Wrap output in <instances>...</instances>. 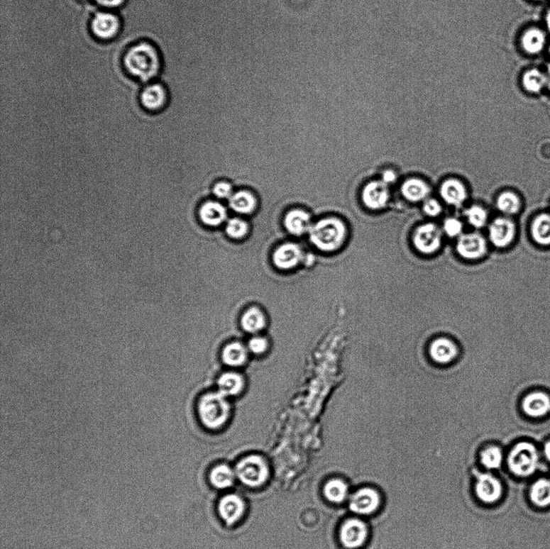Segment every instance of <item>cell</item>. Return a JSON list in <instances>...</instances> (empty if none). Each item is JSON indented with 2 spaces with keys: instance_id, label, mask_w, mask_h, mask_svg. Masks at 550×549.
I'll use <instances>...</instances> for the list:
<instances>
[{
  "instance_id": "obj_18",
  "label": "cell",
  "mask_w": 550,
  "mask_h": 549,
  "mask_svg": "<svg viewBox=\"0 0 550 549\" xmlns=\"http://www.w3.org/2000/svg\"><path fill=\"white\" fill-rule=\"evenodd\" d=\"M230 210L241 216H253L259 210L258 196L249 189H237L227 201Z\"/></svg>"
},
{
  "instance_id": "obj_10",
  "label": "cell",
  "mask_w": 550,
  "mask_h": 549,
  "mask_svg": "<svg viewBox=\"0 0 550 549\" xmlns=\"http://www.w3.org/2000/svg\"><path fill=\"white\" fill-rule=\"evenodd\" d=\"M412 244L418 253L423 255H432L441 248L442 232L433 223L418 226L412 237Z\"/></svg>"
},
{
  "instance_id": "obj_12",
  "label": "cell",
  "mask_w": 550,
  "mask_h": 549,
  "mask_svg": "<svg viewBox=\"0 0 550 549\" xmlns=\"http://www.w3.org/2000/svg\"><path fill=\"white\" fill-rule=\"evenodd\" d=\"M168 89L161 83L152 82L142 89L140 103L142 109L150 114H159L170 104Z\"/></svg>"
},
{
  "instance_id": "obj_33",
  "label": "cell",
  "mask_w": 550,
  "mask_h": 549,
  "mask_svg": "<svg viewBox=\"0 0 550 549\" xmlns=\"http://www.w3.org/2000/svg\"><path fill=\"white\" fill-rule=\"evenodd\" d=\"M348 483L341 479H333L326 482L324 494L333 504H342L349 497Z\"/></svg>"
},
{
  "instance_id": "obj_8",
  "label": "cell",
  "mask_w": 550,
  "mask_h": 549,
  "mask_svg": "<svg viewBox=\"0 0 550 549\" xmlns=\"http://www.w3.org/2000/svg\"><path fill=\"white\" fill-rule=\"evenodd\" d=\"M304 253L300 244L295 242L280 243L271 254L272 265L280 272H295L302 265Z\"/></svg>"
},
{
  "instance_id": "obj_22",
  "label": "cell",
  "mask_w": 550,
  "mask_h": 549,
  "mask_svg": "<svg viewBox=\"0 0 550 549\" xmlns=\"http://www.w3.org/2000/svg\"><path fill=\"white\" fill-rule=\"evenodd\" d=\"M522 410L530 418H542L549 413L550 397L542 392L529 393L523 399Z\"/></svg>"
},
{
  "instance_id": "obj_37",
  "label": "cell",
  "mask_w": 550,
  "mask_h": 549,
  "mask_svg": "<svg viewBox=\"0 0 550 549\" xmlns=\"http://www.w3.org/2000/svg\"><path fill=\"white\" fill-rule=\"evenodd\" d=\"M247 347L250 355L262 356L266 355L270 349V343L266 337L256 334L249 339Z\"/></svg>"
},
{
  "instance_id": "obj_5",
  "label": "cell",
  "mask_w": 550,
  "mask_h": 549,
  "mask_svg": "<svg viewBox=\"0 0 550 549\" xmlns=\"http://www.w3.org/2000/svg\"><path fill=\"white\" fill-rule=\"evenodd\" d=\"M540 456L537 447L528 441H521L512 447L507 456V468L519 477L533 475L539 465Z\"/></svg>"
},
{
  "instance_id": "obj_42",
  "label": "cell",
  "mask_w": 550,
  "mask_h": 549,
  "mask_svg": "<svg viewBox=\"0 0 550 549\" xmlns=\"http://www.w3.org/2000/svg\"><path fill=\"white\" fill-rule=\"evenodd\" d=\"M397 172L392 170H386L382 172L381 181L386 184H391L395 183L397 180Z\"/></svg>"
},
{
  "instance_id": "obj_23",
  "label": "cell",
  "mask_w": 550,
  "mask_h": 549,
  "mask_svg": "<svg viewBox=\"0 0 550 549\" xmlns=\"http://www.w3.org/2000/svg\"><path fill=\"white\" fill-rule=\"evenodd\" d=\"M218 392L230 399L242 395L246 389L244 376L236 371H227L219 376Z\"/></svg>"
},
{
  "instance_id": "obj_9",
  "label": "cell",
  "mask_w": 550,
  "mask_h": 549,
  "mask_svg": "<svg viewBox=\"0 0 550 549\" xmlns=\"http://www.w3.org/2000/svg\"><path fill=\"white\" fill-rule=\"evenodd\" d=\"M369 523L360 518L346 520L339 531V539L346 549H360L365 547L370 540Z\"/></svg>"
},
{
  "instance_id": "obj_1",
  "label": "cell",
  "mask_w": 550,
  "mask_h": 549,
  "mask_svg": "<svg viewBox=\"0 0 550 549\" xmlns=\"http://www.w3.org/2000/svg\"><path fill=\"white\" fill-rule=\"evenodd\" d=\"M309 242L324 255L337 254L349 235L348 223L337 216L316 219L308 233Z\"/></svg>"
},
{
  "instance_id": "obj_45",
  "label": "cell",
  "mask_w": 550,
  "mask_h": 549,
  "mask_svg": "<svg viewBox=\"0 0 550 549\" xmlns=\"http://www.w3.org/2000/svg\"><path fill=\"white\" fill-rule=\"evenodd\" d=\"M545 23H546V26L548 30V32L550 33V9H549L546 11V16H545Z\"/></svg>"
},
{
  "instance_id": "obj_24",
  "label": "cell",
  "mask_w": 550,
  "mask_h": 549,
  "mask_svg": "<svg viewBox=\"0 0 550 549\" xmlns=\"http://www.w3.org/2000/svg\"><path fill=\"white\" fill-rule=\"evenodd\" d=\"M241 326L244 332L252 336L260 334L268 326V318L264 310L257 306L248 308L241 316Z\"/></svg>"
},
{
  "instance_id": "obj_28",
  "label": "cell",
  "mask_w": 550,
  "mask_h": 549,
  "mask_svg": "<svg viewBox=\"0 0 550 549\" xmlns=\"http://www.w3.org/2000/svg\"><path fill=\"white\" fill-rule=\"evenodd\" d=\"M478 459L484 469L488 471L499 470L505 460L504 451L495 444L484 445L478 455Z\"/></svg>"
},
{
  "instance_id": "obj_36",
  "label": "cell",
  "mask_w": 550,
  "mask_h": 549,
  "mask_svg": "<svg viewBox=\"0 0 550 549\" xmlns=\"http://www.w3.org/2000/svg\"><path fill=\"white\" fill-rule=\"evenodd\" d=\"M463 216L468 220V223L475 229L483 228L488 220V213L486 209L478 204L472 205L466 209Z\"/></svg>"
},
{
  "instance_id": "obj_40",
  "label": "cell",
  "mask_w": 550,
  "mask_h": 549,
  "mask_svg": "<svg viewBox=\"0 0 550 549\" xmlns=\"http://www.w3.org/2000/svg\"><path fill=\"white\" fill-rule=\"evenodd\" d=\"M422 211L429 217H437L441 213L442 208L437 199H427L424 201Z\"/></svg>"
},
{
  "instance_id": "obj_14",
  "label": "cell",
  "mask_w": 550,
  "mask_h": 549,
  "mask_svg": "<svg viewBox=\"0 0 550 549\" xmlns=\"http://www.w3.org/2000/svg\"><path fill=\"white\" fill-rule=\"evenodd\" d=\"M121 21L110 11H100L91 21V30L95 38L101 40L115 39L121 30Z\"/></svg>"
},
{
  "instance_id": "obj_35",
  "label": "cell",
  "mask_w": 550,
  "mask_h": 549,
  "mask_svg": "<svg viewBox=\"0 0 550 549\" xmlns=\"http://www.w3.org/2000/svg\"><path fill=\"white\" fill-rule=\"evenodd\" d=\"M210 477L212 484L219 489L230 487L235 479L234 472L226 465H220L215 467Z\"/></svg>"
},
{
  "instance_id": "obj_4",
  "label": "cell",
  "mask_w": 550,
  "mask_h": 549,
  "mask_svg": "<svg viewBox=\"0 0 550 549\" xmlns=\"http://www.w3.org/2000/svg\"><path fill=\"white\" fill-rule=\"evenodd\" d=\"M463 350L461 343L450 334H437L426 345L428 361L435 367L448 369L461 360Z\"/></svg>"
},
{
  "instance_id": "obj_38",
  "label": "cell",
  "mask_w": 550,
  "mask_h": 549,
  "mask_svg": "<svg viewBox=\"0 0 550 549\" xmlns=\"http://www.w3.org/2000/svg\"><path fill=\"white\" fill-rule=\"evenodd\" d=\"M235 189L234 184L231 182L220 180L212 187L213 196L218 200L229 201L235 193Z\"/></svg>"
},
{
  "instance_id": "obj_27",
  "label": "cell",
  "mask_w": 550,
  "mask_h": 549,
  "mask_svg": "<svg viewBox=\"0 0 550 549\" xmlns=\"http://www.w3.org/2000/svg\"><path fill=\"white\" fill-rule=\"evenodd\" d=\"M220 516L229 524H234L243 516L245 504L243 499L236 494H229L220 501Z\"/></svg>"
},
{
  "instance_id": "obj_6",
  "label": "cell",
  "mask_w": 550,
  "mask_h": 549,
  "mask_svg": "<svg viewBox=\"0 0 550 549\" xmlns=\"http://www.w3.org/2000/svg\"><path fill=\"white\" fill-rule=\"evenodd\" d=\"M384 504V498L378 488L364 485L349 497L348 507L354 514L364 517H373L378 514Z\"/></svg>"
},
{
  "instance_id": "obj_13",
  "label": "cell",
  "mask_w": 550,
  "mask_h": 549,
  "mask_svg": "<svg viewBox=\"0 0 550 549\" xmlns=\"http://www.w3.org/2000/svg\"><path fill=\"white\" fill-rule=\"evenodd\" d=\"M456 248L460 258L477 261L486 255L488 245L485 238L480 233L474 232L458 237Z\"/></svg>"
},
{
  "instance_id": "obj_30",
  "label": "cell",
  "mask_w": 550,
  "mask_h": 549,
  "mask_svg": "<svg viewBox=\"0 0 550 549\" xmlns=\"http://www.w3.org/2000/svg\"><path fill=\"white\" fill-rule=\"evenodd\" d=\"M252 231L249 221L241 217H233L226 221L224 232L231 240L243 241L247 240Z\"/></svg>"
},
{
  "instance_id": "obj_26",
  "label": "cell",
  "mask_w": 550,
  "mask_h": 549,
  "mask_svg": "<svg viewBox=\"0 0 550 549\" xmlns=\"http://www.w3.org/2000/svg\"><path fill=\"white\" fill-rule=\"evenodd\" d=\"M400 192L406 200L416 203L427 199L431 194V188L422 179L411 177L406 179L402 184Z\"/></svg>"
},
{
  "instance_id": "obj_47",
  "label": "cell",
  "mask_w": 550,
  "mask_h": 549,
  "mask_svg": "<svg viewBox=\"0 0 550 549\" xmlns=\"http://www.w3.org/2000/svg\"><path fill=\"white\" fill-rule=\"evenodd\" d=\"M532 1L541 2V1H544V0H532Z\"/></svg>"
},
{
  "instance_id": "obj_29",
  "label": "cell",
  "mask_w": 550,
  "mask_h": 549,
  "mask_svg": "<svg viewBox=\"0 0 550 549\" xmlns=\"http://www.w3.org/2000/svg\"><path fill=\"white\" fill-rule=\"evenodd\" d=\"M521 83L524 92L538 94L547 88V76L546 72H543L540 69L530 68L522 74Z\"/></svg>"
},
{
  "instance_id": "obj_39",
  "label": "cell",
  "mask_w": 550,
  "mask_h": 549,
  "mask_svg": "<svg viewBox=\"0 0 550 549\" xmlns=\"http://www.w3.org/2000/svg\"><path fill=\"white\" fill-rule=\"evenodd\" d=\"M444 231L448 237H460L463 235V224L457 218H448L444 223Z\"/></svg>"
},
{
  "instance_id": "obj_11",
  "label": "cell",
  "mask_w": 550,
  "mask_h": 549,
  "mask_svg": "<svg viewBox=\"0 0 550 549\" xmlns=\"http://www.w3.org/2000/svg\"><path fill=\"white\" fill-rule=\"evenodd\" d=\"M268 474L267 464L259 456L247 457L238 462L236 467L238 479L249 487L262 485L267 480Z\"/></svg>"
},
{
  "instance_id": "obj_3",
  "label": "cell",
  "mask_w": 550,
  "mask_h": 549,
  "mask_svg": "<svg viewBox=\"0 0 550 549\" xmlns=\"http://www.w3.org/2000/svg\"><path fill=\"white\" fill-rule=\"evenodd\" d=\"M197 411L202 425L211 431H218L224 427L232 414L229 399L218 391L202 395Z\"/></svg>"
},
{
  "instance_id": "obj_7",
  "label": "cell",
  "mask_w": 550,
  "mask_h": 549,
  "mask_svg": "<svg viewBox=\"0 0 550 549\" xmlns=\"http://www.w3.org/2000/svg\"><path fill=\"white\" fill-rule=\"evenodd\" d=\"M473 492L481 504L489 506L498 504L503 498L505 487L493 474L479 471L475 475Z\"/></svg>"
},
{
  "instance_id": "obj_2",
  "label": "cell",
  "mask_w": 550,
  "mask_h": 549,
  "mask_svg": "<svg viewBox=\"0 0 550 549\" xmlns=\"http://www.w3.org/2000/svg\"><path fill=\"white\" fill-rule=\"evenodd\" d=\"M123 62L128 73L141 82L155 79L163 65L158 48L147 41L131 46L125 52Z\"/></svg>"
},
{
  "instance_id": "obj_46",
  "label": "cell",
  "mask_w": 550,
  "mask_h": 549,
  "mask_svg": "<svg viewBox=\"0 0 550 549\" xmlns=\"http://www.w3.org/2000/svg\"><path fill=\"white\" fill-rule=\"evenodd\" d=\"M546 74L547 76V89L550 92V63H549L547 65Z\"/></svg>"
},
{
  "instance_id": "obj_16",
  "label": "cell",
  "mask_w": 550,
  "mask_h": 549,
  "mask_svg": "<svg viewBox=\"0 0 550 549\" xmlns=\"http://www.w3.org/2000/svg\"><path fill=\"white\" fill-rule=\"evenodd\" d=\"M390 196L387 184L381 180L368 182L361 192L363 206L373 211H381L385 208L390 201Z\"/></svg>"
},
{
  "instance_id": "obj_43",
  "label": "cell",
  "mask_w": 550,
  "mask_h": 549,
  "mask_svg": "<svg viewBox=\"0 0 550 549\" xmlns=\"http://www.w3.org/2000/svg\"><path fill=\"white\" fill-rule=\"evenodd\" d=\"M316 261V255L314 253H304L302 265L308 267H312Z\"/></svg>"
},
{
  "instance_id": "obj_17",
  "label": "cell",
  "mask_w": 550,
  "mask_h": 549,
  "mask_svg": "<svg viewBox=\"0 0 550 549\" xmlns=\"http://www.w3.org/2000/svg\"><path fill=\"white\" fill-rule=\"evenodd\" d=\"M199 218L206 228L218 229L229 219V213L223 203L210 199L202 203L199 207Z\"/></svg>"
},
{
  "instance_id": "obj_41",
  "label": "cell",
  "mask_w": 550,
  "mask_h": 549,
  "mask_svg": "<svg viewBox=\"0 0 550 549\" xmlns=\"http://www.w3.org/2000/svg\"><path fill=\"white\" fill-rule=\"evenodd\" d=\"M95 4L105 9H116L121 7L126 0H93Z\"/></svg>"
},
{
  "instance_id": "obj_48",
  "label": "cell",
  "mask_w": 550,
  "mask_h": 549,
  "mask_svg": "<svg viewBox=\"0 0 550 549\" xmlns=\"http://www.w3.org/2000/svg\"><path fill=\"white\" fill-rule=\"evenodd\" d=\"M549 55H550V45H549Z\"/></svg>"
},
{
  "instance_id": "obj_25",
  "label": "cell",
  "mask_w": 550,
  "mask_h": 549,
  "mask_svg": "<svg viewBox=\"0 0 550 549\" xmlns=\"http://www.w3.org/2000/svg\"><path fill=\"white\" fill-rule=\"evenodd\" d=\"M249 355L247 345L237 341L227 343L221 353V357L225 365L234 369L245 366L248 361Z\"/></svg>"
},
{
  "instance_id": "obj_34",
  "label": "cell",
  "mask_w": 550,
  "mask_h": 549,
  "mask_svg": "<svg viewBox=\"0 0 550 549\" xmlns=\"http://www.w3.org/2000/svg\"><path fill=\"white\" fill-rule=\"evenodd\" d=\"M496 207L507 216H512L519 211L521 201L515 193L506 191L498 196L496 199Z\"/></svg>"
},
{
  "instance_id": "obj_21",
  "label": "cell",
  "mask_w": 550,
  "mask_h": 549,
  "mask_svg": "<svg viewBox=\"0 0 550 549\" xmlns=\"http://www.w3.org/2000/svg\"><path fill=\"white\" fill-rule=\"evenodd\" d=\"M439 194L446 204L461 207L468 199V188L457 178L446 179L441 184Z\"/></svg>"
},
{
  "instance_id": "obj_31",
  "label": "cell",
  "mask_w": 550,
  "mask_h": 549,
  "mask_svg": "<svg viewBox=\"0 0 550 549\" xmlns=\"http://www.w3.org/2000/svg\"><path fill=\"white\" fill-rule=\"evenodd\" d=\"M531 234L534 241L540 245H550V214H540L534 220L531 226Z\"/></svg>"
},
{
  "instance_id": "obj_44",
  "label": "cell",
  "mask_w": 550,
  "mask_h": 549,
  "mask_svg": "<svg viewBox=\"0 0 550 549\" xmlns=\"http://www.w3.org/2000/svg\"><path fill=\"white\" fill-rule=\"evenodd\" d=\"M544 455L547 460L550 462V440L544 445Z\"/></svg>"
},
{
  "instance_id": "obj_19",
  "label": "cell",
  "mask_w": 550,
  "mask_h": 549,
  "mask_svg": "<svg viewBox=\"0 0 550 549\" xmlns=\"http://www.w3.org/2000/svg\"><path fill=\"white\" fill-rule=\"evenodd\" d=\"M519 45L525 55L532 57L539 55L546 49L547 34L539 27H529L519 35Z\"/></svg>"
},
{
  "instance_id": "obj_20",
  "label": "cell",
  "mask_w": 550,
  "mask_h": 549,
  "mask_svg": "<svg viewBox=\"0 0 550 549\" xmlns=\"http://www.w3.org/2000/svg\"><path fill=\"white\" fill-rule=\"evenodd\" d=\"M516 234V225L510 218H495L489 226V240L495 248H505L510 245Z\"/></svg>"
},
{
  "instance_id": "obj_15",
  "label": "cell",
  "mask_w": 550,
  "mask_h": 549,
  "mask_svg": "<svg viewBox=\"0 0 550 549\" xmlns=\"http://www.w3.org/2000/svg\"><path fill=\"white\" fill-rule=\"evenodd\" d=\"M314 218L302 207H295L285 214L283 226L287 234L296 238L308 235Z\"/></svg>"
},
{
  "instance_id": "obj_32",
  "label": "cell",
  "mask_w": 550,
  "mask_h": 549,
  "mask_svg": "<svg viewBox=\"0 0 550 549\" xmlns=\"http://www.w3.org/2000/svg\"><path fill=\"white\" fill-rule=\"evenodd\" d=\"M529 499L531 502L540 509L550 506V480L540 479L530 487Z\"/></svg>"
}]
</instances>
